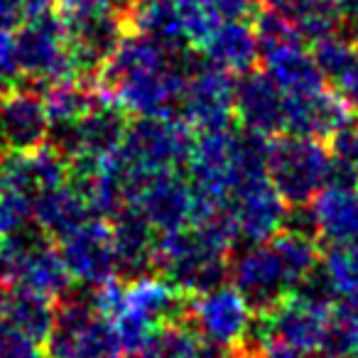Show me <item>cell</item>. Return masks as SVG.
Here are the masks:
<instances>
[{
    "label": "cell",
    "mask_w": 358,
    "mask_h": 358,
    "mask_svg": "<svg viewBox=\"0 0 358 358\" xmlns=\"http://www.w3.org/2000/svg\"><path fill=\"white\" fill-rule=\"evenodd\" d=\"M0 74L6 79H20V52L15 30H0Z\"/></svg>",
    "instance_id": "36"
},
{
    "label": "cell",
    "mask_w": 358,
    "mask_h": 358,
    "mask_svg": "<svg viewBox=\"0 0 358 358\" xmlns=\"http://www.w3.org/2000/svg\"><path fill=\"white\" fill-rule=\"evenodd\" d=\"M194 130L182 118L159 115V118H135L125 128L118 155L128 169L135 172H157L179 169L187 164L194 148Z\"/></svg>",
    "instance_id": "7"
},
{
    "label": "cell",
    "mask_w": 358,
    "mask_h": 358,
    "mask_svg": "<svg viewBox=\"0 0 358 358\" xmlns=\"http://www.w3.org/2000/svg\"><path fill=\"white\" fill-rule=\"evenodd\" d=\"M302 209L297 214L302 224H294L297 229L327 245L358 243V182L338 159L334 179Z\"/></svg>",
    "instance_id": "11"
},
{
    "label": "cell",
    "mask_w": 358,
    "mask_h": 358,
    "mask_svg": "<svg viewBox=\"0 0 358 358\" xmlns=\"http://www.w3.org/2000/svg\"><path fill=\"white\" fill-rule=\"evenodd\" d=\"M125 206L138 211L157 234L185 229L194 214V192L189 179L182 177L177 169H157V172L128 169Z\"/></svg>",
    "instance_id": "6"
},
{
    "label": "cell",
    "mask_w": 358,
    "mask_h": 358,
    "mask_svg": "<svg viewBox=\"0 0 358 358\" xmlns=\"http://www.w3.org/2000/svg\"><path fill=\"white\" fill-rule=\"evenodd\" d=\"M265 172L285 204L302 209L334 179L336 157L324 140L287 133L270 138Z\"/></svg>",
    "instance_id": "1"
},
{
    "label": "cell",
    "mask_w": 358,
    "mask_h": 358,
    "mask_svg": "<svg viewBox=\"0 0 358 358\" xmlns=\"http://www.w3.org/2000/svg\"><path fill=\"white\" fill-rule=\"evenodd\" d=\"M302 358H338V356H334V353L327 351V348H317V351H304Z\"/></svg>",
    "instance_id": "43"
},
{
    "label": "cell",
    "mask_w": 358,
    "mask_h": 358,
    "mask_svg": "<svg viewBox=\"0 0 358 358\" xmlns=\"http://www.w3.org/2000/svg\"><path fill=\"white\" fill-rule=\"evenodd\" d=\"M125 113L101 101L91 110H86L71 128L59 130V145L57 148L71 159V162H91L103 155H110L120 148L125 135Z\"/></svg>",
    "instance_id": "16"
},
{
    "label": "cell",
    "mask_w": 358,
    "mask_h": 358,
    "mask_svg": "<svg viewBox=\"0 0 358 358\" xmlns=\"http://www.w3.org/2000/svg\"><path fill=\"white\" fill-rule=\"evenodd\" d=\"M57 302L52 297H45L40 292H32L25 287L10 289V299H8L6 319L13 329L25 334L27 338L37 343H45L50 336L52 324H55Z\"/></svg>",
    "instance_id": "27"
},
{
    "label": "cell",
    "mask_w": 358,
    "mask_h": 358,
    "mask_svg": "<svg viewBox=\"0 0 358 358\" xmlns=\"http://www.w3.org/2000/svg\"><path fill=\"white\" fill-rule=\"evenodd\" d=\"M89 216V201H86L81 187L71 179L37 192L32 196V221H35L37 231L47 238L57 241Z\"/></svg>",
    "instance_id": "23"
},
{
    "label": "cell",
    "mask_w": 358,
    "mask_h": 358,
    "mask_svg": "<svg viewBox=\"0 0 358 358\" xmlns=\"http://www.w3.org/2000/svg\"><path fill=\"white\" fill-rule=\"evenodd\" d=\"M201 52L206 55V62L221 66L229 74H245V71L255 69V64L260 62V42L255 25L245 17L219 20L201 45Z\"/></svg>",
    "instance_id": "22"
},
{
    "label": "cell",
    "mask_w": 358,
    "mask_h": 358,
    "mask_svg": "<svg viewBox=\"0 0 358 358\" xmlns=\"http://www.w3.org/2000/svg\"><path fill=\"white\" fill-rule=\"evenodd\" d=\"M6 140H3V135H0V159H3V157H6Z\"/></svg>",
    "instance_id": "45"
},
{
    "label": "cell",
    "mask_w": 358,
    "mask_h": 358,
    "mask_svg": "<svg viewBox=\"0 0 358 358\" xmlns=\"http://www.w3.org/2000/svg\"><path fill=\"white\" fill-rule=\"evenodd\" d=\"M341 10H343V20L351 22L358 30V0H341Z\"/></svg>",
    "instance_id": "40"
},
{
    "label": "cell",
    "mask_w": 358,
    "mask_h": 358,
    "mask_svg": "<svg viewBox=\"0 0 358 358\" xmlns=\"http://www.w3.org/2000/svg\"><path fill=\"white\" fill-rule=\"evenodd\" d=\"M219 20H231V17H245L253 10L255 0H204Z\"/></svg>",
    "instance_id": "38"
},
{
    "label": "cell",
    "mask_w": 358,
    "mask_h": 358,
    "mask_svg": "<svg viewBox=\"0 0 358 358\" xmlns=\"http://www.w3.org/2000/svg\"><path fill=\"white\" fill-rule=\"evenodd\" d=\"M292 22L304 42H317L343 27L341 0H304L292 13Z\"/></svg>",
    "instance_id": "29"
},
{
    "label": "cell",
    "mask_w": 358,
    "mask_h": 358,
    "mask_svg": "<svg viewBox=\"0 0 358 358\" xmlns=\"http://www.w3.org/2000/svg\"><path fill=\"white\" fill-rule=\"evenodd\" d=\"M312 59L322 76L331 84H336L343 74L348 71L353 62V37L343 35L341 30L331 32V35L322 37V40L312 42Z\"/></svg>",
    "instance_id": "31"
},
{
    "label": "cell",
    "mask_w": 358,
    "mask_h": 358,
    "mask_svg": "<svg viewBox=\"0 0 358 358\" xmlns=\"http://www.w3.org/2000/svg\"><path fill=\"white\" fill-rule=\"evenodd\" d=\"M324 348L334 356H358V299H338L331 304Z\"/></svg>",
    "instance_id": "30"
},
{
    "label": "cell",
    "mask_w": 358,
    "mask_h": 358,
    "mask_svg": "<svg viewBox=\"0 0 358 358\" xmlns=\"http://www.w3.org/2000/svg\"><path fill=\"white\" fill-rule=\"evenodd\" d=\"M42 101H45V110H47V120H50V130L55 128L57 133L59 130H66L86 113L91 110L96 103L106 101L103 91L99 89L96 81H84V79H59L47 84L45 94H42Z\"/></svg>",
    "instance_id": "25"
},
{
    "label": "cell",
    "mask_w": 358,
    "mask_h": 358,
    "mask_svg": "<svg viewBox=\"0 0 358 358\" xmlns=\"http://www.w3.org/2000/svg\"><path fill=\"white\" fill-rule=\"evenodd\" d=\"M25 20V0H0V30H17Z\"/></svg>",
    "instance_id": "39"
},
{
    "label": "cell",
    "mask_w": 358,
    "mask_h": 358,
    "mask_svg": "<svg viewBox=\"0 0 358 358\" xmlns=\"http://www.w3.org/2000/svg\"><path fill=\"white\" fill-rule=\"evenodd\" d=\"M236 76L211 62H194L187 69L185 94L179 101L182 120L194 133L231 128L236 120L234 108Z\"/></svg>",
    "instance_id": "12"
},
{
    "label": "cell",
    "mask_w": 358,
    "mask_h": 358,
    "mask_svg": "<svg viewBox=\"0 0 358 358\" xmlns=\"http://www.w3.org/2000/svg\"><path fill=\"white\" fill-rule=\"evenodd\" d=\"M0 358H45L40 343L27 338L8 322H0Z\"/></svg>",
    "instance_id": "34"
},
{
    "label": "cell",
    "mask_w": 358,
    "mask_h": 358,
    "mask_svg": "<svg viewBox=\"0 0 358 358\" xmlns=\"http://www.w3.org/2000/svg\"><path fill=\"white\" fill-rule=\"evenodd\" d=\"M231 255L206 245L192 226L159 231L155 238L152 268L159 270L179 292L196 294L226 282Z\"/></svg>",
    "instance_id": "4"
},
{
    "label": "cell",
    "mask_w": 358,
    "mask_h": 358,
    "mask_svg": "<svg viewBox=\"0 0 358 358\" xmlns=\"http://www.w3.org/2000/svg\"><path fill=\"white\" fill-rule=\"evenodd\" d=\"M125 358H201V338L185 319H179L157 327L143 346Z\"/></svg>",
    "instance_id": "28"
},
{
    "label": "cell",
    "mask_w": 358,
    "mask_h": 358,
    "mask_svg": "<svg viewBox=\"0 0 358 358\" xmlns=\"http://www.w3.org/2000/svg\"><path fill=\"white\" fill-rule=\"evenodd\" d=\"M10 285L0 282V322L6 319V309H8V299H10Z\"/></svg>",
    "instance_id": "41"
},
{
    "label": "cell",
    "mask_w": 358,
    "mask_h": 358,
    "mask_svg": "<svg viewBox=\"0 0 358 358\" xmlns=\"http://www.w3.org/2000/svg\"><path fill=\"white\" fill-rule=\"evenodd\" d=\"M231 358H263V356H260V351H253V348H248V346H241V348H236Z\"/></svg>",
    "instance_id": "42"
},
{
    "label": "cell",
    "mask_w": 358,
    "mask_h": 358,
    "mask_svg": "<svg viewBox=\"0 0 358 358\" xmlns=\"http://www.w3.org/2000/svg\"><path fill=\"white\" fill-rule=\"evenodd\" d=\"M229 278L258 314L273 309L280 299L297 289L273 241L248 243V248L238 253L234 250L229 260Z\"/></svg>",
    "instance_id": "13"
},
{
    "label": "cell",
    "mask_w": 358,
    "mask_h": 358,
    "mask_svg": "<svg viewBox=\"0 0 358 358\" xmlns=\"http://www.w3.org/2000/svg\"><path fill=\"white\" fill-rule=\"evenodd\" d=\"M50 120L45 101L35 89H10L0 101V135L13 152L32 150L47 143Z\"/></svg>",
    "instance_id": "21"
},
{
    "label": "cell",
    "mask_w": 358,
    "mask_h": 358,
    "mask_svg": "<svg viewBox=\"0 0 358 358\" xmlns=\"http://www.w3.org/2000/svg\"><path fill=\"white\" fill-rule=\"evenodd\" d=\"M234 108L236 120L248 133L263 135V138H275L278 133H282V91L265 71L250 69L245 74H238Z\"/></svg>",
    "instance_id": "18"
},
{
    "label": "cell",
    "mask_w": 358,
    "mask_h": 358,
    "mask_svg": "<svg viewBox=\"0 0 358 358\" xmlns=\"http://www.w3.org/2000/svg\"><path fill=\"white\" fill-rule=\"evenodd\" d=\"M334 145H331V152L348 172L353 174V179L358 182V123H348L334 135Z\"/></svg>",
    "instance_id": "35"
},
{
    "label": "cell",
    "mask_w": 358,
    "mask_h": 358,
    "mask_svg": "<svg viewBox=\"0 0 358 358\" xmlns=\"http://www.w3.org/2000/svg\"><path fill=\"white\" fill-rule=\"evenodd\" d=\"M8 91H10V79H6V76L0 74V101L6 99Z\"/></svg>",
    "instance_id": "44"
},
{
    "label": "cell",
    "mask_w": 358,
    "mask_h": 358,
    "mask_svg": "<svg viewBox=\"0 0 358 358\" xmlns=\"http://www.w3.org/2000/svg\"><path fill=\"white\" fill-rule=\"evenodd\" d=\"M20 52V74L40 84L79 76V66L66 42V30L59 13H42L27 17L15 30Z\"/></svg>",
    "instance_id": "10"
},
{
    "label": "cell",
    "mask_w": 358,
    "mask_h": 358,
    "mask_svg": "<svg viewBox=\"0 0 358 358\" xmlns=\"http://www.w3.org/2000/svg\"><path fill=\"white\" fill-rule=\"evenodd\" d=\"M62 17V15H59ZM66 30V42L81 71H99L108 59L113 47L125 32V17L115 13H94V15L62 17Z\"/></svg>",
    "instance_id": "19"
},
{
    "label": "cell",
    "mask_w": 358,
    "mask_h": 358,
    "mask_svg": "<svg viewBox=\"0 0 358 358\" xmlns=\"http://www.w3.org/2000/svg\"><path fill=\"white\" fill-rule=\"evenodd\" d=\"M32 192L0 177V238L27 231L32 224Z\"/></svg>",
    "instance_id": "32"
},
{
    "label": "cell",
    "mask_w": 358,
    "mask_h": 358,
    "mask_svg": "<svg viewBox=\"0 0 358 358\" xmlns=\"http://www.w3.org/2000/svg\"><path fill=\"white\" fill-rule=\"evenodd\" d=\"M189 62L174 59L152 66L120 71L108 79H96L106 101L133 118H159L172 115L185 94Z\"/></svg>",
    "instance_id": "2"
},
{
    "label": "cell",
    "mask_w": 358,
    "mask_h": 358,
    "mask_svg": "<svg viewBox=\"0 0 358 358\" xmlns=\"http://www.w3.org/2000/svg\"><path fill=\"white\" fill-rule=\"evenodd\" d=\"M334 86H336V91L343 96V101H346L351 108L358 110V37L353 40V62H351V66H348V71Z\"/></svg>",
    "instance_id": "37"
},
{
    "label": "cell",
    "mask_w": 358,
    "mask_h": 358,
    "mask_svg": "<svg viewBox=\"0 0 358 358\" xmlns=\"http://www.w3.org/2000/svg\"><path fill=\"white\" fill-rule=\"evenodd\" d=\"M329 317H331V299L319 287L309 289L302 285L299 289L282 297L273 309L260 314L258 338H278L302 351L324 348L327 341Z\"/></svg>",
    "instance_id": "9"
},
{
    "label": "cell",
    "mask_w": 358,
    "mask_h": 358,
    "mask_svg": "<svg viewBox=\"0 0 358 358\" xmlns=\"http://www.w3.org/2000/svg\"><path fill=\"white\" fill-rule=\"evenodd\" d=\"M263 71L275 81L282 96H299L327 86V79L317 69L312 52H307L302 37L273 42L260 47Z\"/></svg>",
    "instance_id": "20"
},
{
    "label": "cell",
    "mask_w": 358,
    "mask_h": 358,
    "mask_svg": "<svg viewBox=\"0 0 358 358\" xmlns=\"http://www.w3.org/2000/svg\"><path fill=\"white\" fill-rule=\"evenodd\" d=\"M187 294L179 292L164 275L143 273L123 282L118 314L110 319L125 353L135 351L157 327L185 319Z\"/></svg>",
    "instance_id": "3"
},
{
    "label": "cell",
    "mask_w": 358,
    "mask_h": 358,
    "mask_svg": "<svg viewBox=\"0 0 358 358\" xmlns=\"http://www.w3.org/2000/svg\"><path fill=\"white\" fill-rule=\"evenodd\" d=\"M312 280L329 299H358V243L327 245Z\"/></svg>",
    "instance_id": "26"
},
{
    "label": "cell",
    "mask_w": 358,
    "mask_h": 358,
    "mask_svg": "<svg viewBox=\"0 0 358 358\" xmlns=\"http://www.w3.org/2000/svg\"><path fill=\"white\" fill-rule=\"evenodd\" d=\"M255 309L234 285H216L192 294L185 304V322L201 341L241 348L255 329Z\"/></svg>",
    "instance_id": "8"
},
{
    "label": "cell",
    "mask_w": 358,
    "mask_h": 358,
    "mask_svg": "<svg viewBox=\"0 0 358 358\" xmlns=\"http://www.w3.org/2000/svg\"><path fill=\"white\" fill-rule=\"evenodd\" d=\"M57 248L69 270L71 282L94 287L103 280L118 275V255H115L113 229L103 216L84 219L71 231L57 238Z\"/></svg>",
    "instance_id": "14"
},
{
    "label": "cell",
    "mask_w": 358,
    "mask_h": 358,
    "mask_svg": "<svg viewBox=\"0 0 358 358\" xmlns=\"http://www.w3.org/2000/svg\"><path fill=\"white\" fill-rule=\"evenodd\" d=\"M123 343L108 319L99 317L89 297L57 299L55 324L45 338V358H125Z\"/></svg>",
    "instance_id": "5"
},
{
    "label": "cell",
    "mask_w": 358,
    "mask_h": 358,
    "mask_svg": "<svg viewBox=\"0 0 358 358\" xmlns=\"http://www.w3.org/2000/svg\"><path fill=\"white\" fill-rule=\"evenodd\" d=\"M241 243H265L287 226L285 199L278 194L268 174H253L241 179L229 199Z\"/></svg>",
    "instance_id": "15"
},
{
    "label": "cell",
    "mask_w": 358,
    "mask_h": 358,
    "mask_svg": "<svg viewBox=\"0 0 358 358\" xmlns=\"http://www.w3.org/2000/svg\"><path fill=\"white\" fill-rule=\"evenodd\" d=\"M282 130L289 135H307V138L327 140L334 138L343 125L353 120V108L343 101L338 91L327 86L309 94L282 96Z\"/></svg>",
    "instance_id": "17"
},
{
    "label": "cell",
    "mask_w": 358,
    "mask_h": 358,
    "mask_svg": "<svg viewBox=\"0 0 358 358\" xmlns=\"http://www.w3.org/2000/svg\"><path fill=\"white\" fill-rule=\"evenodd\" d=\"M110 229H113L115 255H118V273H125L128 278L150 273L155 238H157L152 226L135 209L125 206L118 214L110 216Z\"/></svg>",
    "instance_id": "24"
},
{
    "label": "cell",
    "mask_w": 358,
    "mask_h": 358,
    "mask_svg": "<svg viewBox=\"0 0 358 358\" xmlns=\"http://www.w3.org/2000/svg\"><path fill=\"white\" fill-rule=\"evenodd\" d=\"M177 8L179 27H182V37H185L187 47H196L201 50V45L206 42V37L211 35V30L216 27L219 17L211 13V8L204 0H174Z\"/></svg>",
    "instance_id": "33"
}]
</instances>
